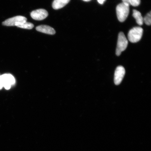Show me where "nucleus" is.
<instances>
[{
	"label": "nucleus",
	"instance_id": "nucleus-10",
	"mask_svg": "<svg viewBox=\"0 0 151 151\" xmlns=\"http://www.w3.org/2000/svg\"><path fill=\"white\" fill-rule=\"evenodd\" d=\"M133 16L135 19L137 23L139 25H142L143 23V18L141 13L135 9L133 10Z\"/></svg>",
	"mask_w": 151,
	"mask_h": 151
},
{
	"label": "nucleus",
	"instance_id": "nucleus-14",
	"mask_svg": "<svg viewBox=\"0 0 151 151\" xmlns=\"http://www.w3.org/2000/svg\"><path fill=\"white\" fill-rule=\"evenodd\" d=\"M122 3L126 4H127L128 5L129 4V0H122Z\"/></svg>",
	"mask_w": 151,
	"mask_h": 151
},
{
	"label": "nucleus",
	"instance_id": "nucleus-7",
	"mask_svg": "<svg viewBox=\"0 0 151 151\" xmlns=\"http://www.w3.org/2000/svg\"><path fill=\"white\" fill-rule=\"evenodd\" d=\"M48 12L45 9H39L33 11L31 13V17L33 19L37 20H42L48 17Z\"/></svg>",
	"mask_w": 151,
	"mask_h": 151
},
{
	"label": "nucleus",
	"instance_id": "nucleus-17",
	"mask_svg": "<svg viewBox=\"0 0 151 151\" xmlns=\"http://www.w3.org/2000/svg\"><path fill=\"white\" fill-rule=\"evenodd\" d=\"M83 1H91V0H83Z\"/></svg>",
	"mask_w": 151,
	"mask_h": 151
},
{
	"label": "nucleus",
	"instance_id": "nucleus-8",
	"mask_svg": "<svg viewBox=\"0 0 151 151\" xmlns=\"http://www.w3.org/2000/svg\"><path fill=\"white\" fill-rule=\"evenodd\" d=\"M36 29L38 31L48 35H54L56 33L55 30L53 28L47 25H41L38 26Z\"/></svg>",
	"mask_w": 151,
	"mask_h": 151
},
{
	"label": "nucleus",
	"instance_id": "nucleus-12",
	"mask_svg": "<svg viewBox=\"0 0 151 151\" xmlns=\"http://www.w3.org/2000/svg\"><path fill=\"white\" fill-rule=\"evenodd\" d=\"M143 22H144L147 25H150L151 24V12L147 14L143 18Z\"/></svg>",
	"mask_w": 151,
	"mask_h": 151
},
{
	"label": "nucleus",
	"instance_id": "nucleus-2",
	"mask_svg": "<svg viewBox=\"0 0 151 151\" xmlns=\"http://www.w3.org/2000/svg\"><path fill=\"white\" fill-rule=\"evenodd\" d=\"M143 29L139 27H134L128 33V39L132 43H136L140 40L143 35Z\"/></svg>",
	"mask_w": 151,
	"mask_h": 151
},
{
	"label": "nucleus",
	"instance_id": "nucleus-13",
	"mask_svg": "<svg viewBox=\"0 0 151 151\" xmlns=\"http://www.w3.org/2000/svg\"><path fill=\"white\" fill-rule=\"evenodd\" d=\"M140 0H129V4L133 6H137L140 4Z\"/></svg>",
	"mask_w": 151,
	"mask_h": 151
},
{
	"label": "nucleus",
	"instance_id": "nucleus-6",
	"mask_svg": "<svg viewBox=\"0 0 151 151\" xmlns=\"http://www.w3.org/2000/svg\"><path fill=\"white\" fill-rule=\"evenodd\" d=\"M125 74V70L124 67L119 66L115 70L114 82L116 85H119L121 83Z\"/></svg>",
	"mask_w": 151,
	"mask_h": 151
},
{
	"label": "nucleus",
	"instance_id": "nucleus-5",
	"mask_svg": "<svg viewBox=\"0 0 151 151\" xmlns=\"http://www.w3.org/2000/svg\"><path fill=\"white\" fill-rule=\"evenodd\" d=\"M1 78L3 87L6 90L9 89L14 84L15 80L14 77L11 74H5L1 75Z\"/></svg>",
	"mask_w": 151,
	"mask_h": 151
},
{
	"label": "nucleus",
	"instance_id": "nucleus-11",
	"mask_svg": "<svg viewBox=\"0 0 151 151\" xmlns=\"http://www.w3.org/2000/svg\"><path fill=\"white\" fill-rule=\"evenodd\" d=\"M17 27L24 28V29H31L33 28L34 25L32 23L26 22L19 24V25L17 26Z\"/></svg>",
	"mask_w": 151,
	"mask_h": 151
},
{
	"label": "nucleus",
	"instance_id": "nucleus-1",
	"mask_svg": "<svg viewBox=\"0 0 151 151\" xmlns=\"http://www.w3.org/2000/svg\"><path fill=\"white\" fill-rule=\"evenodd\" d=\"M129 5L122 3L116 6L117 16L120 22H124L127 18L129 12Z\"/></svg>",
	"mask_w": 151,
	"mask_h": 151
},
{
	"label": "nucleus",
	"instance_id": "nucleus-3",
	"mask_svg": "<svg viewBox=\"0 0 151 151\" xmlns=\"http://www.w3.org/2000/svg\"><path fill=\"white\" fill-rule=\"evenodd\" d=\"M128 41L125 35L122 32L119 33L117 45L116 50V54L119 56L122 52L126 50L128 46Z\"/></svg>",
	"mask_w": 151,
	"mask_h": 151
},
{
	"label": "nucleus",
	"instance_id": "nucleus-4",
	"mask_svg": "<svg viewBox=\"0 0 151 151\" xmlns=\"http://www.w3.org/2000/svg\"><path fill=\"white\" fill-rule=\"evenodd\" d=\"M27 19L25 17L17 16L7 19L3 22L4 25L8 26H18L20 24L27 22Z\"/></svg>",
	"mask_w": 151,
	"mask_h": 151
},
{
	"label": "nucleus",
	"instance_id": "nucleus-15",
	"mask_svg": "<svg viewBox=\"0 0 151 151\" xmlns=\"http://www.w3.org/2000/svg\"><path fill=\"white\" fill-rule=\"evenodd\" d=\"M3 87V84L1 80V76H0V89H1Z\"/></svg>",
	"mask_w": 151,
	"mask_h": 151
},
{
	"label": "nucleus",
	"instance_id": "nucleus-9",
	"mask_svg": "<svg viewBox=\"0 0 151 151\" xmlns=\"http://www.w3.org/2000/svg\"><path fill=\"white\" fill-rule=\"evenodd\" d=\"M70 0H54L52 4V8L58 9L63 8L69 3Z\"/></svg>",
	"mask_w": 151,
	"mask_h": 151
},
{
	"label": "nucleus",
	"instance_id": "nucleus-16",
	"mask_svg": "<svg viewBox=\"0 0 151 151\" xmlns=\"http://www.w3.org/2000/svg\"><path fill=\"white\" fill-rule=\"evenodd\" d=\"M98 2H99L100 4H102L104 2V1L106 0H97Z\"/></svg>",
	"mask_w": 151,
	"mask_h": 151
}]
</instances>
